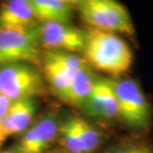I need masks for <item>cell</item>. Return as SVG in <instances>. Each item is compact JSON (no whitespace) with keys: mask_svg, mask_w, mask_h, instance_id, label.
<instances>
[{"mask_svg":"<svg viewBox=\"0 0 153 153\" xmlns=\"http://www.w3.org/2000/svg\"><path fill=\"white\" fill-rule=\"evenodd\" d=\"M1 153H15L14 151H4V152H1Z\"/></svg>","mask_w":153,"mask_h":153,"instance_id":"18","label":"cell"},{"mask_svg":"<svg viewBox=\"0 0 153 153\" xmlns=\"http://www.w3.org/2000/svg\"><path fill=\"white\" fill-rule=\"evenodd\" d=\"M36 19L41 22L69 24L75 2L66 0H29Z\"/></svg>","mask_w":153,"mask_h":153,"instance_id":"12","label":"cell"},{"mask_svg":"<svg viewBox=\"0 0 153 153\" xmlns=\"http://www.w3.org/2000/svg\"><path fill=\"white\" fill-rule=\"evenodd\" d=\"M37 111L34 97H28L12 102L7 114L0 120V128L6 137L21 133L30 126Z\"/></svg>","mask_w":153,"mask_h":153,"instance_id":"10","label":"cell"},{"mask_svg":"<svg viewBox=\"0 0 153 153\" xmlns=\"http://www.w3.org/2000/svg\"><path fill=\"white\" fill-rule=\"evenodd\" d=\"M43 91L42 76L32 65L12 63L0 66V93L11 102L34 97Z\"/></svg>","mask_w":153,"mask_h":153,"instance_id":"4","label":"cell"},{"mask_svg":"<svg viewBox=\"0 0 153 153\" xmlns=\"http://www.w3.org/2000/svg\"><path fill=\"white\" fill-rule=\"evenodd\" d=\"M82 51L85 62L108 75L123 74L129 70L132 63L130 48L114 33L91 29L85 32Z\"/></svg>","mask_w":153,"mask_h":153,"instance_id":"1","label":"cell"},{"mask_svg":"<svg viewBox=\"0 0 153 153\" xmlns=\"http://www.w3.org/2000/svg\"><path fill=\"white\" fill-rule=\"evenodd\" d=\"M41 48L47 51L78 52L82 51L85 32L69 24L41 22L38 24Z\"/></svg>","mask_w":153,"mask_h":153,"instance_id":"7","label":"cell"},{"mask_svg":"<svg viewBox=\"0 0 153 153\" xmlns=\"http://www.w3.org/2000/svg\"><path fill=\"white\" fill-rule=\"evenodd\" d=\"M60 121L56 114L43 116L24 131L15 153H44L59 135Z\"/></svg>","mask_w":153,"mask_h":153,"instance_id":"8","label":"cell"},{"mask_svg":"<svg viewBox=\"0 0 153 153\" xmlns=\"http://www.w3.org/2000/svg\"><path fill=\"white\" fill-rule=\"evenodd\" d=\"M41 60L45 78L60 97L65 94L76 72L87 63L76 55L64 51H45Z\"/></svg>","mask_w":153,"mask_h":153,"instance_id":"6","label":"cell"},{"mask_svg":"<svg viewBox=\"0 0 153 153\" xmlns=\"http://www.w3.org/2000/svg\"><path fill=\"white\" fill-rule=\"evenodd\" d=\"M6 138V135L4 133H3V131L2 129L0 128V147H1V145H2V143L4 142V140Z\"/></svg>","mask_w":153,"mask_h":153,"instance_id":"17","label":"cell"},{"mask_svg":"<svg viewBox=\"0 0 153 153\" xmlns=\"http://www.w3.org/2000/svg\"><path fill=\"white\" fill-rule=\"evenodd\" d=\"M12 102H11V100L7 99L4 94H2L0 93V120H1L5 116V114H7L9 108H11Z\"/></svg>","mask_w":153,"mask_h":153,"instance_id":"16","label":"cell"},{"mask_svg":"<svg viewBox=\"0 0 153 153\" xmlns=\"http://www.w3.org/2000/svg\"><path fill=\"white\" fill-rule=\"evenodd\" d=\"M40 60L38 24L27 29L0 28V66L12 63L36 65Z\"/></svg>","mask_w":153,"mask_h":153,"instance_id":"3","label":"cell"},{"mask_svg":"<svg viewBox=\"0 0 153 153\" xmlns=\"http://www.w3.org/2000/svg\"><path fill=\"white\" fill-rule=\"evenodd\" d=\"M105 153H152L143 146L134 144H118L111 146Z\"/></svg>","mask_w":153,"mask_h":153,"instance_id":"15","label":"cell"},{"mask_svg":"<svg viewBox=\"0 0 153 153\" xmlns=\"http://www.w3.org/2000/svg\"><path fill=\"white\" fill-rule=\"evenodd\" d=\"M82 19L91 29L132 36L134 27L127 9L114 0H82L75 2Z\"/></svg>","mask_w":153,"mask_h":153,"instance_id":"2","label":"cell"},{"mask_svg":"<svg viewBox=\"0 0 153 153\" xmlns=\"http://www.w3.org/2000/svg\"><path fill=\"white\" fill-rule=\"evenodd\" d=\"M118 105V115L128 126L143 129L150 119V105L140 85L129 79L112 81Z\"/></svg>","mask_w":153,"mask_h":153,"instance_id":"5","label":"cell"},{"mask_svg":"<svg viewBox=\"0 0 153 153\" xmlns=\"http://www.w3.org/2000/svg\"><path fill=\"white\" fill-rule=\"evenodd\" d=\"M88 115L97 119H112L118 115V105L112 81L97 79L90 96L81 105Z\"/></svg>","mask_w":153,"mask_h":153,"instance_id":"9","label":"cell"},{"mask_svg":"<svg viewBox=\"0 0 153 153\" xmlns=\"http://www.w3.org/2000/svg\"><path fill=\"white\" fill-rule=\"evenodd\" d=\"M84 153H93L100 146V134L93 125L79 117H72Z\"/></svg>","mask_w":153,"mask_h":153,"instance_id":"14","label":"cell"},{"mask_svg":"<svg viewBox=\"0 0 153 153\" xmlns=\"http://www.w3.org/2000/svg\"><path fill=\"white\" fill-rule=\"evenodd\" d=\"M37 20L29 0H10L0 5V28L27 29Z\"/></svg>","mask_w":153,"mask_h":153,"instance_id":"11","label":"cell"},{"mask_svg":"<svg viewBox=\"0 0 153 153\" xmlns=\"http://www.w3.org/2000/svg\"><path fill=\"white\" fill-rule=\"evenodd\" d=\"M96 81L97 78L94 72L85 63L74 76L71 84L61 99L70 105L81 108V105L90 96Z\"/></svg>","mask_w":153,"mask_h":153,"instance_id":"13","label":"cell"}]
</instances>
